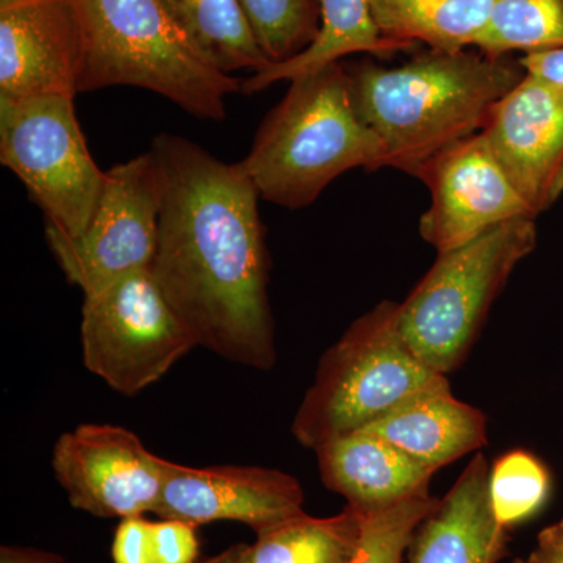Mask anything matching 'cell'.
<instances>
[{
  "instance_id": "obj_1",
  "label": "cell",
  "mask_w": 563,
  "mask_h": 563,
  "mask_svg": "<svg viewBox=\"0 0 563 563\" xmlns=\"http://www.w3.org/2000/svg\"><path fill=\"white\" fill-rule=\"evenodd\" d=\"M162 184L151 273L198 346L224 361L269 372L276 335L269 254L257 188L184 136L152 141Z\"/></svg>"
},
{
  "instance_id": "obj_2",
  "label": "cell",
  "mask_w": 563,
  "mask_h": 563,
  "mask_svg": "<svg viewBox=\"0 0 563 563\" xmlns=\"http://www.w3.org/2000/svg\"><path fill=\"white\" fill-rule=\"evenodd\" d=\"M344 68L355 109L383 143L384 168L413 177L440 152L483 132L493 107L526 74L520 60L481 51H428L395 68L369 60Z\"/></svg>"
},
{
  "instance_id": "obj_3",
  "label": "cell",
  "mask_w": 563,
  "mask_h": 563,
  "mask_svg": "<svg viewBox=\"0 0 563 563\" xmlns=\"http://www.w3.org/2000/svg\"><path fill=\"white\" fill-rule=\"evenodd\" d=\"M239 163L261 199L298 210L351 169H383L384 146L355 109L339 62L290 81Z\"/></svg>"
},
{
  "instance_id": "obj_4",
  "label": "cell",
  "mask_w": 563,
  "mask_h": 563,
  "mask_svg": "<svg viewBox=\"0 0 563 563\" xmlns=\"http://www.w3.org/2000/svg\"><path fill=\"white\" fill-rule=\"evenodd\" d=\"M85 55L79 92L136 87L157 92L201 120L222 121L242 81L191 49L162 0H76Z\"/></svg>"
},
{
  "instance_id": "obj_5",
  "label": "cell",
  "mask_w": 563,
  "mask_h": 563,
  "mask_svg": "<svg viewBox=\"0 0 563 563\" xmlns=\"http://www.w3.org/2000/svg\"><path fill=\"white\" fill-rule=\"evenodd\" d=\"M398 310L390 299L376 303L322 354L291 422L301 446L314 451L361 431L448 377L429 369L404 342Z\"/></svg>"
},
{
  "instance_id": "obj_6",
  "label": "cell",
  "mask_w": 563,
  "mask_h": 563,
  "mask_svg": "<svg viewBox=\"0 0 563 563\" xmlns=\"http://www.w3.org/2000/svg\"><path fill=\"white\" fill-rule=\"evenodd\" d=\"M537 240L536 220L520 218L437 255L398 310L404 342L429 369L450 376L461 368L493 303Z\"/></svg>"
},
{
  "instance_id": "obj_7",
  "label": "cell",
  "mask_w": 563,
  "mask_h": 563,
  "mask_svg": "<svg viewBox=\"0 0 563 563\" xmlns=\"http://www.w3.org/2000/svg\"><path fill=\"white\" fill-rule=\"evenodd\" d=\"M0 162L25 185L46 228L73 239L85 231L106 173L88 151L74 98H0Z\"/></svg>"
},
{
  "instance_id": "obj_8",
  "label": "cell",
  "mask_w": 563,
  "mask_h": 563,
  "mask_svg": "<svg viewBox=\"0 0 563 563\" xmlns=\"http://www.w3.org/2000/svg\"><path fill=\"white\" fill-rule=\"evenodd\" d=\"M80 344L88 372L124 396L146 390L198 346L151 268L85 296Z\"/></svg>"
},
{
  "instance_id": "obj_9",
  "label": "cell",
  "mask_w": 563,
  "mask_h": 563,
  "mask_svg": "<svg viewBox=\"0 0 563 563\" xmlns=\"http://www.w3.org/2000/svg\"><path fill=\"white\" fill-rule=\"evenodd\" d=\"M162 184L150 152L106 173L101 195L79 236L46 228L55 261L84 296L151 268L157 247Z\"/></svg>"
},
{
  "instance_id": "obj_10",
  "label": "cell",
  "mask_w": 563,
  "mask_h": 563,
  "mask_svg": "<svg viewBox=\"0 0 563 563\" xmlns=\"http://www.w3.org/2000/svg\"><path fill=\"white\" fill-rule=\"evenodd\" d=\"M415 177L431 195L418 231L437 254L472 243L506 222L537 220L483 132L440 152Z\"/></svg>"
},
{
  "instance_id": "obj_11",
  "label": "cell",
  "mask_w": 563,
  "mask_h": 563,
  "mask_svg": "<svg viewBox=\"0 0 563 563\" xmlns=\"http://www.w3.org/2000/svg\"><path fill=\"white\" fill-rule=\"evenodd\" d=\"M165 459L140 437L113 424H79L62 433L52 470L74 509L99 518L155 512L162 498Z\"/></svg>"
},
{
  "instance_id": "obj_12",
  "label": "cell",
  "mask_w": 563,
  "mask_h": 563,
  "mask_svg": "<svg viewBox=\"0 0 563 563\" xmlns=\"http://www.w3.org/2000/svg\"><path fill=\"white\" fill-rule=\"evenodd\" d=\"M537 218L563 195V84L526 73L493 107L483 131Z\"/></svg>"
},
{
  "instance_id": "obj_13",
  "label": "cell",
  "mask_w": 563,
  "mask_h": 563,
  "mask_svg": "<svg viewBox=\"0 0 563 563\" xmlns=\"http://www.w3.org/2000/svg\"><path fill=\"white\" fill-rule=\"evenodd\" d=\"M155 515L201 526L239 521L255 532L303 514L302 485L291 474L255 465L192 468L166 461Z\"/></svg>"
},
{
  "instance_id": "obj_14",
  "label": "cell",
  "mask_w": 563,
  "mask_h": 563,
  "mask_svg": "<svg viewBox=\"0 0 563 563\" xmlns=\"http://www.w3.org/2000/svg\"><path fill=\"white\" fill-rule=\"evenodd\" d=\"M84 55L76 0H11L0 5V98H74Z\"/></svg>"
},
{
  "instance_id": "obj_15",
  "label": "cell",
  "mask_w": 563,
  "mask_h": 563,
  "mask_svg": "<svg viewBox=\"0 0 563 563\" xmlns=\"http://www.w3.org/2000/svg\"><path fill=\"white\" fill-rule=\"evenodd\" d=\"M488 466L477 453L450 492L418 525L407 550L409 563H498L509 531L493 514Z\"/></svg>"
},
{
  "instance_id": "obj_16",
  "label": "cell",
  "mask_w": 563,
  "mask_h": 563,
  "mask_svg": "<svg viewBox=\"0 0 563 563\" xmlns=\"http://www.w3.org/2000/svg\"><path fill=\"white\" fill-rule=\"evenodd\" d=\"M314 454L322 484L365 512L429 493L435 474L365 429L321 444Z\"/></svg>"
},
{
  "instance_id": "obj_17",
  "label": "cell",
  "mask_w": 563,
  "mask_h": 563,
  "mask_svg": "<svg viewBox=\"0 0 563 563\" xmlns=\"http://www.w3.org/2000/svg\"><path fill=\"white\" fill-rule=\"evenodd\" d=\"M432 473L487 444L483 410L455 398L448 377L366 426Z\"/></svg>"
},
{
  "instance_id": "obj_18",
  "label": "cell",
  "mask_w": 563,
  "mask_h": 563,
  "mask_svg": "<svg viewBox=\"0 0 563 563\" xmlns=\"http://www.w3.org/2000/svg\"><path fill=\"white\" fill-rule=\"evenodd\" d=\"M320 7L321 29L312 46L282 63H269L266 68L242 81V92L254 95L280 80L309 76L332 63L342 62L352 54H369L390 58L398 52L413 49L407 44L385 38L373 20L369 0H317Z\"/></svg>"
},
{
  "instance_id": "obj_19",
  "label": "cell",
  "mask_w": 563,
  "mask_h": 563,
  "mask_svg": "<svg viewBox=\"0 0 563 563\" xmlns=\"http://www.w3.org/2000/svg\"><path fill=\"white\" fill-rule=\"evenodd\" d=\"M496 0H369L373 20L385 38L429 51L476 47L490 21Z\"/></svg>"
},
{
  "instance_id": "obj_20",
  "label": "cell",
  "mask_w": 563,
  "mask_h": 563,
  "mask_svg": "<svg viewBox=\"0 0 563 563\" xmlns=\"http://www.w3.org/2000/svg\"><path fill=\"white\" fill-rule=\"evenodd\" d=\"M177 31L211 68L232 76L269 65L240 0H162Z\"/></svg>"
},
{
  "instance_id": "obj_21",
  "label": "cell",
  "mask_w": 563,
  "mask_h": 563,
  "mask_svg": "<svg viewBox=\"0 0 563 563\" xmlns=\"http://www.w3.org/2000/svg\"><path fill=\"white\" fill-rule=\"evenodd\" d=\"M365 510L346 504L342 512L317 518L299 514L255 532V563H352L361 548Z\"/></svg>"
},
{
  "instance_id": "obj_22",
  "label": "cell",
  "mask_w": 563,
  "mask_h": 563,
  "mask_svg": "<svg viewBox=\"0 0 563 563\" xmlns=\"http://www.w3.org/2000/svg\"><path fill=\"white\" fill-rule=\"evenodd\" d=\"M476 47L488 57L563 49V0H496Z\"/></svg>"
},
{
  "instance_id": "obj_23",
  "label": "cell",
  "mask_w": 563,
  "mask_h": 563,
  "mask_svg": "<svg viewBox=\"0 0 563 563\" xmlns=\"http://www.w3.org/2000/svg\"><path fill=\"white\" fill-rule=\"evenodd\" d=\"M551 488L547 465L525 450L501 455L488 473L493 514L507 531L536 517L547 506Z\"/></svg>"
},
{
  "instance_id": "obj_24",
  "label": "cell",
  "mask_w": 563,
  "mask_h": 563,
  "mask_svg": "<svg viewBox=\"0 0 563 563\" xmlns=\"http://www.w3.org/2000/svg\"><path fill=\"white\" fill-rule=\"evenodd\" d=\"M269 63L290 60L312 46L321 29L317 0H240Z\"/></svg>"
},
{
  "instance_id": "obj_25",
  "label": "cell",
  "mask_w": 563,
  "mask_h": 563,
  "mask_svg": "<svg viewBox=\"0 0 563 563\" xmlns=\"http://www.w3.org/2000/svg\"><path fill=\"white\" fill-rule=\"evenodd\" d=\"M439 501L440 498L424 493L388 509L366 514L361 548L352 563H402L418 525Z\"/></svg>"
},
{
  "instance_id": "obj_26",
  "label": "cell",
  "mask_w": 563,
  "mask_h": 563,
  "mask_svg": "<svg viewBox=\"0 0 563 563\" xmlns=\"http://www.w3.org/2000/svg\"><path fill=\"white\" fill-rule=\"evenodd\" d=\"M196 529L187 521H151V563H195L199 554Z\"/></svg>"
},
{
  "instance_id": "obj_27",
  "label": "cell",
  "mask_w": 563,
  "mask_h": 563,
  "mask_svg": "<svg viewBox=\"0 0 563 563\" xmlns=\"http://www.w3.org/2000/svg\"><path fill=\"white\" fill-rule=\"evenodd\" d=\"M111 554L114 563H151V521L144 515L122 518Z\"/></svg>"
},
{
  "instance_id": "obj_28",
  "label": "cell",
  "mask_w": 563,
  "mask_h": 563,
  "mask_svg": "<svg viewBox=\"0 0 563 563\" xmlns=\"http://www.w3.org/2000/svg\"><path fill=\"white\" fill-rule=\"evenodd\" d=\"M529 563H563V520L547 526L537 537Z\"/></svg>"
},
{
  "instance_id": "obj_29",
  "label": "cell",
  "mask_w": 563,
  "mask_h": 563,
  "mask_svg": "<svg viewBox=\"0 0 563 563\" xmlns=\"http://www.w3.org/2000/svg\"><path fill=\"white\" fill-rule=\"evenodd\" d=\"M526 73L563 84V49L537 52L520 58Z\"/></svg>"
},
{
  "instance_id": "obj_30",
  "label": "cell",
  "mask_w": 563,
  "mask_h": 563,
  "mask_svg": "<svg viewBox=\"0 0 563 563\" xmlns=\"http://www.w3.org/2000/svg\"><path fill=\"white\" fill-rule=\"evenodd\" d=\"M0 563H65L58 554L24 547H2Z\"/></svg>"
},
{
  "instance_id": "obj_31",
  "label": "cell",
  "mask_w": 563,
  "mask_h": 563,
  "mask_svg": "<svg viewBox=\"0 0 563 563\" xmlns=\"http://www.w3.org/2000/svg\"><path fill=\"white\" fill-rule=\"evenodd\" d=\"M201 563H255L254 562V548L252 544H233L222 553L213 555Z\"/></svg>"
},
{
  "instance_id": "obj_32",
  "label": "cell",
  "mask_w": 563,
  "mask_h": 563,
  "mask_svg": "<svg viewBox=\"0 0 563 563\" xmlns=\"http://www.w3.org/2000/svg\"><path fill=\"white\" fill-rule=\"evenodd\" d=\"M510 563H529L528 559H514Z\"/></svg>"
},
{
  "instance_id": "obj_33",
  "label": "cell",
  "mask_w": 563,
  "mask_h": 563,
  "mask_svg": "<svg viewBox=\"0 0 563 563\" xmlns=\"http://www.w3.org/2000/svg\"><path fill=\"white\" fill-rule=\"evenodd\" d=\"M11 2V0H0V5H3V3Z\"/></svg>"
}]
</instances>
